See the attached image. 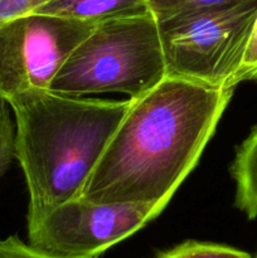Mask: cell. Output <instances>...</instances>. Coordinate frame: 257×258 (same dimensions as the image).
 Here are the masks:
<instances>
[{
    "label": "cell",
    "instance_id": "cell-1",
    "mask_svg": "<svg viewBox=\"0 0 257 258\" xmlns=\"http://www.w3.org/2000/svg\"><path fill=\"white\" fill-rule=\"evenodd\" d=\"M233 90L166 76L131 100L81 198L165 208L198 163Z\"/></svg>",
    "mask_w": 257,
    "mask_h": 258
},
{
    "label": "cell",
    "instance_id": "cell-2",
    "mask_svg": "<svg viewBox=\"0 0 257 258\" xmlns=\"http://www.w3.org/2000/svg\"><path fill=\"white\" fill-rule=\"evenodd\" d=\"M8 105L15 116V159L25 176L27 218H32L81 197L131 98L93 100L34 90Z\"/></svg>",
    "mask_w": 257,
    "mask_h": 258
},
{
    "label": "cell",
    "instance_id": "cell-3",
    "mask_svg": "<svg viewBox=\"0 0 257 258\" xmlns=\"http://www.w3.org/2000/svg\"><path fill=\"white\" fill-rule=\"evenodd\" d=\"M165 77L158 22L149 13L98 23L68 55L49 90L77 97L118 92L134 100Z\"/></svg>",
    "mask_w": 257,
    "mask_h": 258
},
{
    "label": "cell",
    "instance_id": "cell-4",
    "mask_svg": "<svg viewBox=\"0 0 257 258\" xmlns=\"http://www.w3.org/2000/svg\"><path fill=\"white\" fill-rule=\"evenodd\" d=\"M256 18L257 0H246L156 20L166 76L232 88Z\"/></svg>",
    "mask_w": 257,
    "mask_h": 258
},
{
    "label": "cell",
    "instance_id": "cell-5",
    "mask_svg": "<svg viewBox=\"0 0 257 258\" xmlns=\"http://www.w3.org/2000/svg\"><path fill=\"white\" fill-rule=\"evenodd\" d=\"M161 212L153 204H100L78 197L27 218L28 243L57 258H96Z\"/></svg>",
    "mask_w": 257,
    "mask_h": 258
},
{
    "label": "cell",
    "instance_id": "cell-6",
    "mask_svg": "<svg viewBox=\"0 0 257 258\" xmlns=\"http://www.w3.org/2000/svg\"><path fill=\"white\" fill-rule=\"evenodd\" d=\"M96 25L39 13L0 25V101L49 90L68 55Z\"/></svg>",
    "mask_w": 257,
    "mask_h": 258
},
{
    "label": "cell",
    "instance_id": "cell-7",
    "mask_svg": "<svg viewBox=\"0 0 257 258\" xmlns=\"http://www.w3.org/2000/svg\"><path fill=\"white\" fill-rule=\"evenodd\" d=\"M34 13L83 22L102 23L149 14L148 0H52Z\"/></svg>",
    "mask_w": 257,
    "mask_h": 258
},
{
    "label": "cell",
    "instance_id": "cell-8",
    "mask_svg": "<svg viewBox=\"0 0 257 258\" xmlns=\"http://www.w3.org/2000/svg\"><path fill=\"white\" fill-rule=\"evenodd\" d=\"M229 171L236 184L234 204L248 219L257 218V126L237 148Z\"/></svg>",
    "mask_w": 257,
    "mask_h": 258
},
{
    "label": "cell",
    "instance_id": "cell-9",
    "mask_svg": "<svg viewBox=\"0 0 257 258\" xmlns=\"http://www.w3.org/2000/svg\"><path fill=\"white\" fill-rule=\"evenodd\" d=\"M156 258H252L251 254L233 247L208 242L186 241L168 249Z\"/></svg>",
    "mask_w": 257,
    "mask_h": 258
},
{
    "label": "cell",
    "instance_id": "cell-10",
    "mask_svg": "<svg viewBox=\"0 0 257 258\" xmlns=\"http://www.w3.org/2000/svg\"><path fill=\"white\" fill-rule=\"evenodd\" d=\"M246 0H148V4L153 17L156 20H161L190 10L236 4Z\"/></svg>",
    "mask_w": 257,
    "mask_h": 258
},
{
    "label": "cell",
    "instance_id": "cell-11",
    "mask_svg": "<svg viewBox=\"0 0 257 258\" xmlns=\"http://www.w3.org/2000/svg\"><path fill=\"white\" fill-rule=\"evenodd\" d=\"M15 159V123L8 103L0 101V178Z\"/></svg>",
    "mask_w": 257,
    "mask_h": 258
},
{
    "label": "cell",
    "instance_id": "cell-12",
    "mask_svg": "<svg viewBox=\"0 0 257 258\" xmlns=\"http://www.w3.org/2000/svg\"><path fill=\"white\" fill-rule=\"evenodd\" d=\"M244 81L257 82V18L253 23L248 40H247L241 64L232 77L229 86L234 88L238 83L244 82Z\"/></svg>",
    "mask_w": 257,
    "mask_h": 258
},
{
    "label": "cell",
    "instance_id": "cell-13",
    "mask_svg": "<svg viewBox=\"0 0 257 258\" xmlns=\"http://www.w3.org/2000/svg\"><path fill=\"white\" fill-rule=\"evenodd\" d=\"M0 258H57L38 251L19 237L10 236L0 239Z\"/></svg>",
    "mask_w": 257,
    "mask_h": 258
},
{
    "label": "cell",
    "instance_id": "cell-14",
    "mask_svg": "<svg viewBox=\"0 0 257 258\" xmlns=\"http://www.w3.org/2000/svg\"><path fill=\"white\" fill-rule=\"evenodd\" d=\"M52 0H0V25L22 15L34 13Z\"/></svg>",
    "mask_w": 257,
    "mask_h": 258
}]
</instances>
